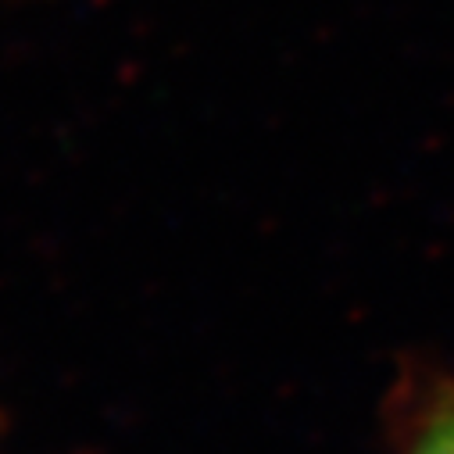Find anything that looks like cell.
I'll use <instances>...</instances> for the list:
<instances>
[{
  "instance_id": "1",
  "label": "cell",
  "mask_w": 454,
  "mask_h": 454,
  "mask_svg": "<svg viewBox=\"0 0 454 454\" xmlns=\"http://www.w3.org/2000/svg\"><path fill=\"white\" fill-rule=\"evenodd\" d=\"M411 454H454V397L436 408V415L419 433Z\"/></svg>"
}]
</instances>
